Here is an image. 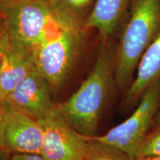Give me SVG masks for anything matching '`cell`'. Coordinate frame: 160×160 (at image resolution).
I'll use <instances>...</instances> for the list:
<instances>
[{
  "label": "cell",
  "instance_id": "obj_1",
  "mask_svg": "<svg viewBox=\"0 0 160 160\" xmlns=\"http://www.w3.org/2000/svg\"><path fill=\"white\" fill-rule=\"evenodd\" d=\"M116 50L103 47L79 89L57 108L85 137H94L115 81Z\"/></svg>",
  "mask_w": 160,
  "mask_h": 160
},
{
  "label": "cell",
  "instance_id": "obj_2",
  "mask_svg": "<svg viewBox=\"0 0 160 160\" xmlns=\"http://www.w3.org/2000/svg\"><path fill=\"white\" fill-rule=\"evenodd\" d=\"M128 12L116 49L115 81L119 90L132 83L142 57L160 33V0H132Z\"/></svg>",
  "mask_w": 160,
  "mask_h": 160
},
{
  "label": "cell",
  "instance_id": "obj_3",
  "mask_svg": "<svg viewBox=\"0 0 160 160\" xmlns=\"http://www.w3.org/2000/svg\"><path fill=\"white\" fill-rule=\"evenodd\" d=\"M83 26L59 22L33 51L36 67L48 80L53 91L62 87L73 71L85 39Z\"/></svg>",
  "mask_w": 160,
  "mask_h": 160
},
{
  "label": "cell",
  "instance_id": "obj_4",
  "mask_svg": "<svg viewBox=\"0 0 160 160\" xmlns=\"http://www.w3.org/2000/svg\"><path fill=\"white\" fill-rule=\"evenodd\" d=\"M0 12L11 45L32 53L57 23L44 0H17Z\"/></svg>",
  "mask_w": 160,
  "mask_h": 160
},
{
  "label": "cell",
  "instance_id": "obj_5",
  "mask_svg": "<svg viewBox=\"0 0 160 160\" xmlns=\"http://www.w3.org/2000/svg\"><path fill=\"white\" fill-rule=\"evenodd\" d=\"M139 100L129 118L105 134L92 138L117 148L135 160L160 108V80L150 86Z\"/></svg>",
  "mask_w": 160,
  "mask_h": 160
},
{
  "label": "cell",
  "instance_id": "obj_6",
  "mask_svg": "<svg viewBox=\"0 0 160 160\" xmlns=\"http://www.w3.org/2000/svg\"><path fill=\"white\" fill-rule=\"evenodd\" d=\"M43 129L41 154L48 160H82L88 140L56 108L40 120Z\"/></svg>",
  "mask_w": 160,
  "mask_h": 160
},
{
  "label": "cell",
  "instance_id": "obj_7",
  "mask_svg": "<svg viewBox=\"0 0 160 160\" xmlns=\"http://www.w3.org/2000/svg\"><path fill=\"white\" fill-rule=\"evenodd\" d=\"M2 105L3 150L10 153H41L43 129L39 121Z\"/></svg>",
  "mask_w": 160,
  "mask_h": 160
},
{
  "label": "cell",
  "instance_id": "obj_8",
  "mask_svg": "<svg viewBox=\"0 0 160 160\" xmlns=\"http://www.w3.org/2000/svg\"><path fill=\"white\" fill-rule=\"evenodd\" d=\"M52 91L48 80L36 68L1 102L40 121L57 107L52 99Z\"/></svg>",
  "mask_w": 160,
  "mask_h": 160
},
{
  "label": "cell",
  "instance_id": "obj_9",
  "mask_svg": "<svg viewBox=\"0 0 160 160\" xmlns=\"http://www.w3.org/2000/svg\"><path fill=\"white\" fill-rule=\"evenodd\" d=\"M132 0H97L84 28L97 29L104 39L112 37L127 17Z\"/></svg>",
  "mask_w": 160,
  "mask_h": 160
},
{
  "label": "cell",
  "instance_id": "obj_10",
  "mask_svg": "<svg viewBox=\"0 0 160 160\" xmlns=\"http://www.w3.org/2000/svg\"><path fill=\"white\" fill-rule=\"evenodd\" d=\"M36 68L31 52L11 45L0 68V102Z\"/></svg>",
  "mask_w": 160,
  "mask_h": 160
},
{
  "label": "cell",
  "instance_id": "obj_11",
  "mask_svg": "<svg viewBox=\"0 0 160 160\" xmlns=\"http://www.w3.org/2000/svg\"><path fill=\"white\" fill-rule=\"evenodd\" d=\"M160 80V33L147 50L137 66V77L127 89L125 103L140 99L150 86Z\"/></svg>",
  "mask_w": 160,
  "mask_h": 160
},
{
  "label": "cell",
  "instance_id": "obj_12",
  "mask_svg": "<svg viewBox=\"0 0 160 160\" xmlns=\"http://www.w3.org/2000/svg\"><path fill=\"white\" fill-rule=\"evenodd\" d=\"M97 0H44L57 22L83 26Z\"/></svg>",
  "mask_w": 160,
  "mask_h": 160
},
{
  "label": "cell",
  "instance_id": "obj_13",
  "mask_svg": "<svg viewBox=\"0 0 160 160\" xmlns=\"http://www.w3.org/2000/svg\"><path fill=\"white\" fill-rule=\"evenodd\" d=\"M88 140L87 149L82 160H134L117 148L85 137Z\"/></svg>",
  "mask_w": 160,
  "mask_h": 160
},
{
  "label": "cell",
  "instance_id": "obj_14",
  "mask_svg": "<svg viewBox=\"0 0 160 160\" xmlns=\"http://www.w3.org/2000/svg\"><path fill=\"white\" fill-rule=\"evenodd\" d=\"M160 155V122L153 127L140 148L138 157Z\"/></svg>",
  "mask_w": 160,
  "mask_h": 160
},
{
  "label": "cell",
  "instance_id": "obj_15",
  "mask_svg": "<svg viewBox=\"0 0 160 160\" xmlns=\"http://www.w3.org/2000/svg\"><path fill=\"white\" fill-rule=\"evenodd\" d=\"M11 41L7 32L4 30L0 32V68L2 65L4 59L7 55L8 52L11 48Z\"/></svg>",
  "mask_w": 160,
  "mask_h": 160
},
{
  "label": "cell",
  "instance_id": "obj_16",
  "mask_svg": "<svg viewBox=\"0 0 160 160\" xmlns=\"http://www.w3.org/2000/svg\"><path fill=\"white\" fill-rule=\"evenodd\" d=\"M11 160H48L41 153H13Z\"/></svg>",
  "mask_w": 160,
  "mask_h": 160
},
{
  "label": "cell",
  "instance_id": "obj_17",
  "mask_svg": "<svg viewBox=\"0 0 160 160\" xmlns=\"http://www.w3.org/2000/svg\"><path fill=\"white\" fill-rule=\"evenodd\" d=\"M0 149L3 150V117H2V111L0 112Z\"/></svg>",
  "mask_w": 160,
  "mask_h": 160
},
{
  "label": "cell",
  "instance_id": "obj_18",
  "mask_svg": "<svg viewBox=\"0 0 160 160\" xmlns=\"http://www.w3.org/2000/svg\"><path fill=\"white\" fill-rule=\"evenodd\" d=\"M11 153L5 151V150L0 149V160H11Z\"/></svg>",
  "mask_w": 160,
  "mask_h": 160
},
{
  "label": "cell",
  "instance_id": "obj_19",
  "mask_svg": "<svg viewBox=\"0 0 160 160\" xmlns=\"http://www.w3.org/2000/svg\"><path fill=\"white\" fill-rule=\"evenodd\" d=\"M135 160H160V155L141 157L137 158Z\"/></svg>",
  "mask_w": 160,
  "mask_h": 160
},
{
  "label": "cell",
  "instance_id": "obj_20",
  "mask_svg": "<svg viewBox=\"0 0 160 160\" xmlns=\"http://www.w3.org/2000/svg\"><path fill=\"white\" fill-rule=\"evenodd\" d=\"M17 0H0V11Z\"/></svg>",
  "mask_w": 160,
  "mask_h": 160
},
{
  "label": "cell",
  "instance_id": "obj_21",
  "mask_svg": "<svg viewBox=\"0 0 160 160\" xmlns=\"http://www.w3.org/2000/svg\"><path fill=\"white\" fill-rule=\"evenodd\" d=\"M159 122H160V108H159V111H157V114H156L154 119H153V125H152V128L158 125Z\"/></svg>",
  "mask_w": 160,
  "mask_h": 160
},
{
  "label": "cell",
  "instance_id": "obj_22",
  "mask_svg": "<svg viewBox=\"0 0 160 160\" xmlns=\"http://www.w3.org/2000/svg\"><path fill=\"white\" fill-rule=\"evenodd\" d=\"M5 30V28H4V21H3V17L2 15L1 12H0V32H2Z\"/></svg>",
  "mask_w": 160,
  "mask_h": 160
},
{
  "label": "cell",
  "instance_id": "obj_23",
  "mask_svg": "<svg viewBox=\"0 0 160 160\" xmlns=\"http://www.w3.org/2000/svg\"><path fill=\"white\" fill-rule=\"evenodd\" d=\"M2 109H3V107H2V105L1 102H0V112L2 111Z\"/></svg>",
  "mask_w": 160,
  "mask_h": 160
}]
</instances>
